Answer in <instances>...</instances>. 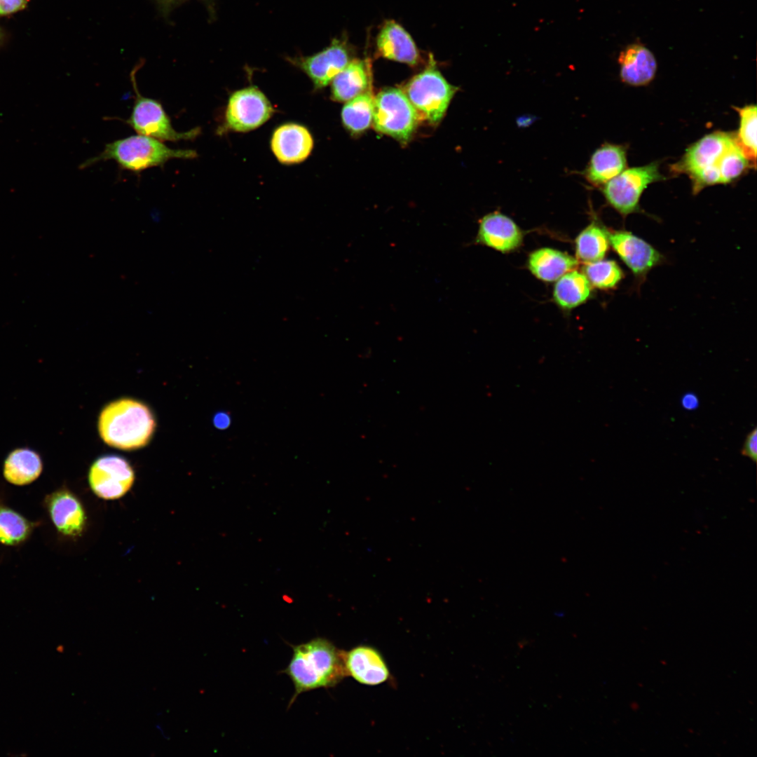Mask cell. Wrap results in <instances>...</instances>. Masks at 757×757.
Wrapping results in <instances>:
<instances>
[{
  "mask_svg": "<svg viewBox=\"0 0 757 757\" xmlns=\"http://www.w3.org/2000/svg\"><path fill=\"white\" fill-rule=\"evenodd\" d=\"M50 517L62 534L79 536L86 527V516L80 500L67 489H59L46 500Z\"/></svg>",
  "mask_w": 757,
  "mask_h": 757,
  "instance_id": "obj_13",
  "label": "cell"
},
{
  "mask_svg": "<svg viewBox=\"0 0 757 757\" xmlns=\"http://www.w3.org/2000/svg\"><path fill=\"white\" fill-rule=\"evenodd\" d=\"M609 247L608 231L592 222L575 239L576 258L585 264L603 259Z\"/></svg>",
  "mask_w": 757,
  "mask_h": 757,
  "instance_id": "obj_24",
  "label": "cell"
},
{
  "mask_svg": "<svg viewBox=\"0 0 757 757\" xmlns=\"http://www.w3.org/2000/svg\"><path fill=\"white\" fill-rule=\"evenodd\" d=\"M735 144L733 135L715 132L691 145L672 170L688 175L693 191L697 193L704 187L721 184V168L725 156Z\"/></svg>",
  "mask_w": 757,
  "mask_h": 757,
  "instance_id": "obj_4",
  "label": "cell"
},
{
  "mask_svg": "<svg viewBox=\"0 0 757 757\" xmlns=\"http://www.w3.org/2000/svg\"><path fill=\"white\" fill-rule=\"evenodd\" d=\"M0 38H1V32H0Z\"/></svg>",
  "mask_w": 757,
  "mask_h": 757,
  "instance_id": "obj_33",
  "label": "cell"
},
{
  "mask_svg": "<svg viewBox=\"0 0 757 757\" xmlns=\"http://www.w3.org/2000/svg\"><path fill=\"white\" fill-rule=\"evenodd\" d=\"M292 648V659L284 671L294 686L291 703L301 693L332 687L347 676L344 651L327 639L315 638Z\"/></svg>",
  "mask_w": 757,
  "mask_h": 757,
  "instance_id": "obj_1",
  "label": "cell"
},
{
  "mask_svg": "<svg viewBox=\"0 0 757 757\" xmlns=\"http://www.w3.org/2000/svg\"><path fill=\"white\" fill-rule=\"evenodd\" d=\"M523 235L516 223L499 212L487 214L479 221L476 243L501 252L517 248Z\"/></svg>",
  "mask_w": 757,
  "mask_h": 757,
  "instance_id": "obj_14",
  "label": "cell"
},
{
  "mask_svg": "<svg viewBox=\"0 0 757 757\" xmlns=\"http://www.w3.org/2000/svg\"><path fill=\"white\" fill-rule=\"evenodd\" d=\"M287 60L308 76L317 90L327 86L352 59L346 41L336 38L316 53Z\"/></svg>",
  "mask_w": 757,
  "mask_h": 757,
  "instance_id": "obj_11",
  "label": "cell"
},
{
  "mask_svg": "<svg viewBox=\"0 0 757 757\" xmlns=\"http://www.w3.org/2000/svg\"><path fill=\"white\" fill-rule=\"evenodd\" d=\"M739 115V127L735 141L750 163L756 167V106L750 104L737 108Z\"/></svg>",
  "mask_w": 757,
  "mask_h": 757,
  "instance_id": "obj_26",
  "label": "cell"
},
{
  "mask_svg": "<svg viewBox=\"0 0 757 757\" xmlns=\"http://www.w3.org/2000/svg\"><path fill=\"white\" fill-rule=\"evenodd\" d=\"M376 47L381 56L410 65L417 64L418 50L410 34L394 20H388L382 26L376 39Z\"/></svg>",
  "mask_w": 757,
  "mask_h": 757,
  "instance_id": "obj_19",
  "label": "cell"
},
{
  "mask_svg": "<svg viewBox=\"0 0 757 757\" xmlns=\"http://www.w3.org/2000/svg\"><path fill=\"white\" fill-rule=\"evenodd\" d=\"M344 664L347 675L361 684L379 685L386 682L390 676L383 657L371 646H358L344 652Z\"/></svg>",
  "mask_w": 757,
  "mask_h": 757,
  "instance_id": "obj_15",
  "label": "cell"
},
{
  "mask_svg": "<svg viewBox=\"0 0 757 757\" xmlns=\"http://www.w3.org/2000/svg\"><path fill=\"white\" fill-rule=\"evenodd\" d=\"M742 456L751 459L753 462L757 459V428H754L746 437L741 449Z\"/></svg>",
  "mask_w": 757,
  "mask_h": 757,
  "instance_id": "obj_30",
  "label": "cell"
},
{
  "mask_svg": "<svg viewBox=\"0 0 757 757\" xmlns=\"http://www.w3.org/2000/svg\"><path fill=\"white\" fill-rule=\"evenodd\" d=\"M584 274L592 286L600 289L615 287L624 277V273L614 260L601 259L586 264Z\"/></svg>",
  "mask_w": 757,
  "mask_h": 757,
  "instance_id": "obj_28",
  "label": "cell"
},
{
  "mask_svg": "<svg viewBox=\"0 0 757 757\" xmlns=\"http://www.w3.org/2000/svg\"><path fill=\"white\" fill-rule=\"evenodd\" d=\"M156 421L143 402L121 398L106 405L98 418V431L108 445L130 451L145 446L155 431Z\"/></svg>",
  "mask_w": 757,
  "mask_h": 757,
  "instance_id": "obj_2",
  "label": "cell"
},
{
  "mask_svg": "<svg viewBox=\"0 0 757 757\" xmlns=\"http://www.w3.org/2000/svg\"><path fill=\"white\" fill-rule=\"evenodd\" d=\"M404 89L419 116L436 123L443 117L458 88L447 82L431 61L425 69L407 83Z\"/></svg>",
  "mask_w": 757,
  "mask_h": 757,
  "instance_id": "obj_6",
  "label": "cell"
},
{
  "mask_svg": "<svg viewBox=\"0 0 757 757\" xmlns=\"http://www.w3.org/2000/svg\"><path fill=\"white\" fill-rule=\"evenodd\" d=\"M374 106L371 89L348 101L341 112L344 126L353 133L367 130L372 123Z\"/></svg>",
  "mask_w": 757,
  "mask_h": 757,
  "instance_id": "obj_25",
  "label": "cell"
},
{
  "mask_svg": "<svg viewBox=\"0 0 757 757\" xmlns=\"http://www.w3.org/2000/svg\"><path fill=\"white\" fill-rule=\"evenodd\" d=\"M135 67L130 72V80L135 93V100L131 114L123 120L139 135L153 137L161 142H179L194 139L200 129L195 128L186 132L177 131L172 125L170 117L161 103L156 100L144 97L139 91L136 81Z\"/></svg>",
  "mask_w": 757,
  "mask_h": 757,
  "instance_id": "obj_5",
  "label": "cell"
},
{
  "mask_svg": "<svg viewBox=\"0 0 757 757\" xmlns=\"http://www.w3.org/2000/svg\"><path fill=\"white\" fill-rule=\"evenodd\" d=\"M610 245L636 278H645L662 264V254L648 242L625 230L608 231Z\"/></svg>",
  "mask_w": 757,
  "mask_h": 757,
  "instance_id": "obj_12",
  "label": "cell"
},
{
  "mask_svg": "<svg viewBox=\"0 0 757 757\" xmlns=\"http://www.w3.org/2000/svg\"><path fill=\"white\" fill-rule=\"evenodd\" d=\"M271 145L274 155L280 163L294 164L308 157L313 147V139L304 126L286 123L274 131Z\"/></svg>",
  "mask_w": 757,
  "mask_h": 757,
  "instance_id": "obj_16",
  "label": "cell"
},
{
  "mask_svg": "<svg viewBox=\"0 0 757 757\" xmlns=\"http://www.w3.org/2000/svg\"><path fill=\"white\" fill-rule=\"evenodd\" d=\"M591 292L592 285L586 275L574 270L557 280L553 298L561 308L571 309L586 301Z\"/></svg>",
  "mask_w": 757,
  "mask_h": 757,
  "instance_id": "obj_23",
  "label": "cell"
},
{
  "mask_svg": "<svg viewBox=\"0 0 757 757\" xmlns=\"http://www.w3.org/2000/svg\"><path fill=\"white\" fill-rule=\"evenodd\" d=\"M274 109L265 95L257 87L249 86L233 93L226 109V123L237 132H247L266 123Z\"/></svg>",
  "mask_w": 757,
  "mask_h": 757,
  "instance_id": "obj_10",
  "label": "cell"
},
{
  "mask_svg": "<svg viewBox=\"0 0 757 757\" xmlns=\"http://www.w3.org/2000/svg\"><path fill=\"white\" fill-rule=\"evenodd\" d=\"M135 473L124 458L116 455L102 456L92 464L88 482L93 493L104 500L123 496L132 487Z\"/></svg>",
  "mask_w": 757,
  "mask_h": 757,
  "instance_id": "obj_9",
  "label": "cell"
},
{
  "mask_svg": "<svg viewBox=\"0 0 757 757\" xmlns=\"http://www.w3.org/2000/svg\"><path fill=\"white\" fill-rule=\"evenodd\" d=\"M371 84L369 62L353 59L332 81V97L339 102H348L370 90Z\"/></svg>",
  "mask_w": 757,
  "mask_h": 757,
  "instance_id": "obj_20",
  "label": "cell"
},
{
  "mask_svg": "<svg viewBox=\"0 0 757 757\" xmlns=\"http://www.w3.org/2000/svg\"><path fill=\"white\" fill-rule=\"evenodd\" d=\"M699 399L696 394L688 392L683 394L681 400L682 407L688 411H693L699 407Z\"/></svg>",
  "mask_w": 757,
  "mask_h": 757,
  "instance_id": "obj_32",
  "label": "cell"
},
{
  "mask_svg": "<svg viewBox=\"0 0 757 757\" xmlns=\"http://www.w3.org/2000/svg\"><path fill=\"white\" fill-rule=\"evenodd\" d=\"M196 156L194 150L172 149L160 140L137 135L107 144L100 154L87 159L80 168L84 169L99 162L112 160L122 169L139 172L163 166L172 159H193Z\"/></svg>",
  "mask_w": 757,
  "mask_h": 757,
  "instance_id": "obj_3",
  "label": "cell"
},
{
  "mask_svg": "<svg viewBox=\"0 0 757 757\" xmlns=\"http://www.w3.org/2000/svg\"><path fill=\"white\" fill-rule=\"evenodd\" d=\"M159 15L168 20L170 18L172 13L179 6L184 4L189 0H151ZM207 4V7H210L209 3L211 0H200Z\"/></svg>",
  "mask_w": 757,
  "mask_h": 757,
  "instance_id": "obj_29",
  "label": "cell"
},
{
  "mask_svg": "<svg viewBox=\"0 0 757 757\" xmlns=\"http://www.w3.org/2000/svg\"><path fill=\"white\" fill-rule=\"evenodd\" d=\"M626 166L625 147L604 143L594 151L580 174L592 185L603 186L625 170Z\"/></svg>",
  "mask_w": 757,
  "mask_h": 757,
  "instance_id": "obj_17",
  "label": "cell"
},
{
  "mask_svg": "<svg viewBox=\"0 0 757 757\" xmlns=\"http://www.w3.org/2000/svg\"><path fill=\"white\" fill-rule=\"evenodd\" d=\"M618 60L620 78L629 85H646L653 79L657 71L654 54L641 43L627 46L620 53Z\"/></svg>",
  "mask_w": 757,
  "mask_h": 757,
  "instance_id": "obj_18",
  "label": "cell"
},
{
  "mask_svg": "<svg viewBox=\"0 0 757 757\" xmlns=\"http://www.w3.org/2000/svg\"><path fill=\"white\" fill-rule=\"evenodd\" d=\"M419 115L406 94L398 88H388L374 97L373 124L383 134L407 141L414 132Z\"/></svg>",
  "mask_w": 757,
  "mask_h": 757,
  "instance_id": "obj_7",
  "label": "cell"
},
{
  "mask_svg": "<svg viewBox=\"0 0 757 757\" xmlns=\"http://www.w3.org/2000/svg\"><path fill=\"white\" fill-rule=\"evenodd\" d=\"M664 179L656 162L624 170L603 185L606 202L622 216L639 211L642 193L651 183Z\"/></svg>",
  "mask_w": 757,
  "mask_h": 757,
  "instance_id": "obj_8",
  "label": "cell"
},
{
  "mask_svg": "<svg viewBox=\"0 0 757 757\" xmlns=\"http://www.w3.org/2000/svg\"><path fill=\"white\" fill-rule=\"evenodd\" d=\"M33 525L18 512L0 505V543L17 545L26 540Z\"/></svg>",
  "mask_w": 757,
  "mask_h": 757,
  "instance_id": "obj_27",
  "label": "cell"
},
{
  "mask_svg": "<svg viewBox=\"0 0 757 757\" xmlns=\"http://www.w3.org/2000/svg\"><path fill=\"white\" fill-rule=\"evenodd\" d=\"M28 0H0V15L11 13L22 9Z\"/></svg>",
  "mask_w": 757,
  "mask_h": 757,
  "instance_id": "obj_31",
  "label": "cell"
},
{
  "mask_svg": "<svg viewBox=\"0 0 757 757\" xmlns=\"http://www.w3.org/2000/svg\"><path fill=\"white\" fill-rule=\"evenodd\" d=\"M578 261L567 253L543 247L532 252L528 259V268L538 279L545 282L557 281L563 275L576 267Z\"/></svg>",
  "mask_w": 757,
  "mask_h": 757,
  "instance_id": "obj_21",
  "label": "cell"
},
{
  "mask_svg": "<svg viewBox=\"0 0 757 757\" xmlns=\"http://www.w3.org/2000/svg\"><path fill=\"white\" fill-rule=\"evenodd\" d=\"M43 470V463L39 453L29 448H18L6 458L3 474L11 484L24 486L35 481Z\"/></svg>",
  "mask_w": 757,
  "mask_h": 757,
  "instance_id": "obj_22",
  "label": "cell"
}]
</instances>
